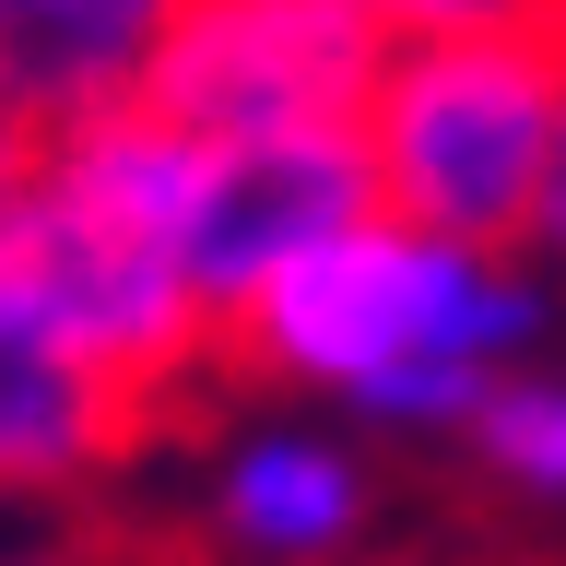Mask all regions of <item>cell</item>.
I'll list each match as a JSON object with an SVG mask.
<instances>
[{"label":"cell","mask_w":566,"mask_h":566,"mask_svg":"<svg viewBox=\"0 0 566 566\" xmlns=\"http://www.w3.org/2000/svg\"><path fill=\"white\" fill-rule=\"evenodd\" d=\"M555 318L566 295L531 248H460L401 212H366L260 283L224 318V354L354 437L460 449L484 389L531 354H555Z\"/></svg>","instance_id":"1"},{"label":"cell","mask_w":566,"mask_h":566,"mask_svg":"<svg viewBox=\"0 0 566 566\" xmlns=\"http://www.w3.org/2000/svg\"><path fill=\"white\" fill-rule=\"evenodd\" d=\"M555 95H566V35H424V48H389L366 106H354L378 212H401L424 237H460V248H531Z\"/></svg>","instance_id":"2"},{"label":"cell","mask_w":566,"mask_h":566,"mask_svg":"<svg viewBox=\"0 0 566 566\" xmlns=\"http://www.w3.org/2000/svg\"><path fill=\"white\" fill-rule=\"evenodd\" d=\"M0 295H24L95 378L130 389L142 413H166L177 389L224 354V318L177 272V248L142 237V224H106L95 201H71L48 177H24L12 212H0Z\"/></svg>","instance_id":"3"},{"label":"cell","mask_w":566,"mask_h":566,"mask_svg":"<svg viewBox=\"0 0 566 566\" xmlns=\"http://www.w3.org/2000/svg\"><path fill=\"white\" fill-rule=\"evenodd\" d=\"M389 35L354 0H177L166 48L142 71V106L201 142L248 130H354Z\"/></svg>","instance_id":"4"},{"label":"cell","mask_w":566,"mask_h":566,"mask_svg":"<svg viewBox=\"0 0 566 566\" xmlns=\"http://www.w3.org/2000/svg\"><path fill=\"white\" fill-rule=\"evenodd\" d=\"M366 142L354 130H248V142H201V189L177 224V272L201 283L212 318H237L272 272H295L307 248H331L343 224H366Z\"/></svg>","instance_id":"5"},{"label":"cell","mask_w":566,"mask_h":566,"mask_svg":"<svg viewBox=\"0 0 566 566\" xmlns=\"http://www.w3.org/2000/svg\"><path fill=\"white\" fill-rule=\"evenodd\" d=\"M201 520L237 566H343L378 531V460L354 424L283 401V413H248L237 437H212Z\"/></svg>","instance_id":"6"},{"label":"cell","mask_w":566,"mask_h":566,"mask_svg":"<svg viewBox=\"0 0 566 566\" xmlns=\"http://www.w3.org/2000/svg\"><path fill=\"white\" fill-rule=\"evenodd\" d=\"M142 437L154 413L130 389L95 378L24 295H0V507H71V495L118 484Z\"/></svg>","instance_id":"7"},{"label":"cell","mask_w":566,"mask_h":566,"mask_svg":"<svg viewBox=\"0 0 566 566\" xmlns=\"http://www.w3.org/2000/svg\"><path fill=\"white\" fill-rule=\"evenodd\" d=\"M177 0H0V106L35 142L142 95Z\"/></svg>","instance_id":"8"},{"label":"cell","mask_w":566,"mask_h":566,"mask_svg":"<svg viewBox=\"0 0 566 566\" xmlns=\"http://www.w3.org/2000/svg\"><path fill=\"white\" fill-rule=\"evenodd\" d=\"M35 177L71 189V201H95L106 224H142V237H166L189 224V189H201V130H177L154 106H106V118H71V130L35 142Z\"/></svg>","instance_id":"9"},{"label":"cell","mask_w":566,"mask_h":566,"mask_svg":"<svg viewBox=\"0 0 566 566\" xmlns=\"http://www.w3.org/2000/svg\"><path fill=\"white\" fill-rule=\"evenodd\" d=\"M460 460H472L484 495L566 520V343L531 354V366H507V378L484 389V413L460 424Z\"/></svg>","instance_id":"10"},{"label":"cell","mask_w":566,"mask_h":566,"mask_svg":"<svg viewBox=\"0 0 566 566\" xmlns=\"http://www.w3.org/2000/svg\"><path fill=\"white\" fill-rule=\"evenodd\" d=\"M389 48H424V35H566V0H354Z\"/></svg>","instance_id":"11"},{"label":"cell","mask_w":566,"mask_h":566,"mask_svg":"<svg viewBox=\"0 0 566 566\" xmlns=\"http://www.w3.org/2000/svg\"><path fill=\"white\" fill-rule=\"evenodd\" d=\"M531 260L566 283V95H555V154H543V201H531Z\"/></svg>","instance_id":"12"},{"label":"cell","mask_w":566,"mask_h":566,"mask_svg":"<svg viewBox=\"0 0 566 566\" xmlns=\"http://www.w3.org/2000/svg\"><path fill=\"white\" fill-rule=\"evenodd\" d=\"M24 177H35V130L0 106V212H12V189H24Z\"/></svg>","instance_id":"13"},{"label":"cell","mask_w":566,"mask_h":566,"mask_svg":"<svg viewBox=\"0 0 566 566\" xmlns=\"http://www.w3.org/2000/svg\"><path fill=\"white\" fill-rule=\"evenodd\" d=\"M0 566H95L83 543H0Z\"/></svg>","instance_id":"14"}]
</instances>
